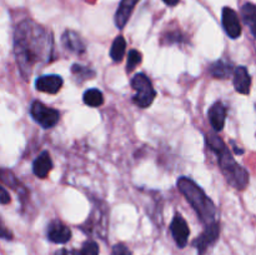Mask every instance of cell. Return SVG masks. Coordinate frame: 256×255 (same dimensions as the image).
I'll use <instances>...</instances> for the list:
<instances>
[{
    "label": "cell",
    "mask_w": 256,
    "mask_h": 255,
    "mask_svg": "<svg viewBox=\"0 0 256 255\" xmlns=\"http://www.w3.org/2000/svg\"><path fill=\"white\" fill-rule=\"evenodd\" d=\"M62 78L60 75H42L35 80V88L38 92L56 94L62 86Z\"/></svg>",
    "instance_id": "10"
},
{
    "label": "cell",
    "mask_w": 256,
    "mask_h": 255,
    "mask_svg": "<svg viewBox=\"0 0 256 255\" xmlns=\"http://www.w3.org/2000/svg\"><path fill=\"white\" fill-rule=\"evenodd\" d=\"M138 2H139V0H122L120 2L116 14H115V25H116L118 29H122L126 25L128 20L132 16Z\"/></svg>",
    "instance_id": "11"
},
{
    "label": "cell",
    "mask_w": 256,
    "mask_h": 255,
    "mask_svg": "<svg viewBox=\"0 0 256 255\" xmlns=\"http://www.w3.org/2000/svg\"><path fill=\"white\" fill-rule=\"evenodd\" d=\"M242 16L245 24L249 26L252 36L256 39V5L246 2L242 8Z\"/></svg>",
    "instance_id": "17"
},
{
    "label": "cell",
    "mask_w": 256,
    "mask_h": 255,
    "mask_svg": "<svg viewBox=\"0 0 256 255\" xmlns=\"http://www.w3.org/2000/svg\"><path fill=\"white\" fill-rule=\"evenodd\" d=\"M219 234L220 225L218 222L205 226V230L202 232V234L199 235V236L194 240V242H192V245L198 249L199 255H204L205 252H206L208 248L216 242L218 238H219Z\"/></svg>",
    "instance_id": "6"
},
{
    "label": "cell",
    "mask_w": 256,
    "mask_h": 255,
    "mask_svg": "<svg viewBox=\"0 0 256 255\" xmlns=\"http://www.w3.org/2000/svg\"><path fill=\"white\" fill-rule=\"evenodd\" d=\"M234 86L240 94L248 95L252 86V76L245 66H238L234 72Z\"/></svg>",
    "instance_id": "14"
},
{
    "label": "cell",
    "mask_w": 256,
    "mask_h": 255,
    "mask_svg": "<svg viewBox=\"0 0 256 255\" xmlns=\"http://www.w3.org/2000/svg\"><path fill=\"white\" fill-rule=\"evenodd\" d=\"M125 49H126V42H125L124 36L119 35V36L115 38V40L112 42V49H110V56H112V59L115 62H122L125 54Z\"/></svg>",
    "instance_id": "18"
},
{
    "label": "cell",
    "mask_w": 256,
    "mask_h": 255,
    "mask_svg": "<svg viewBox=\"0 0 256 255\" xmlns=\"http://www.w3.org/2000/svg\"><path fill=\"white\" fill-rule=\"evenodd\" d=\"M226 119V108L222 102H216L209 109V122L215 132H222Z\"/></svg>",
    "instance_id": "12"
},
{
    "label": "cell",
    "mask_w": 256,
    "mask_h": 255,
    "mask_svg": "<svg viewBox=\"0 0 256 255\" xmlns=\"http://www.w3.org/2000/svg\"><path fill=\"white\" fill-rule=\"evenodd\" d=\"M178 188L180 192L186 198L194 210L196 212L198 216L202 222L206 225L218 222L216 220V208L212 199L206 196L204 190L194 182L186 176H182L178 180Z\"/></svg>",
    "instance_id": "3"
},
{
    "label": "cell",
    "mask_w": 256,
    "mask_h": 255,
    "mask_svg": "<svg viewBox=\"0 0 256 255\" xmlns=\"http://www.w3.org/2000/svg\"><path fill=\"white\" fill-rule=\"evenodd\" d=\"M52 169V158H50V154L44 150V152H40L38 155L36 159L32 162V172L36 175L40 179H44L49 175L50 170Z\"/></svg>",
    "instance_id": "13"
},
{
    "label": "cell",
    "mask_w": 256,
    "mask_h": 255,
    "mask_svg": "<svg viewBox=\"0 0 256 255\" xmlns=\"http://www.w3.org/2000/svg\"><path fill=\"white\" fill-rule=\"evenodd\" d=\"M209 72L216 79H228L234 74L235 70L232 69V65L229 62H225L224 60H218L210 65Z\"/></svg>",
    "instance_id": "16"
},
{
    "label": "cell",
    "mask_w": 256,
    "mask_h": 255,
    "mask_svg": "<svg viewBox=\"0 0 256 255\" xmlns=\"http://www.w3.org/2000/svg\"><path fill=\"white\" fill-rule=\"evenodd\" d=\"M62 44L68 50L75 52V54H82L85 52V44L80 35L72 30H66L62 34Z\"/></svg>",
    "instance_id": "15"
},
{
    "label": "cell",
    "mask_w": 256,
    "mask_h": 255,
    "mask_svg": "<svg viewBox=\"0 0 256 255\" xmlns=\"http://www.w3.org/2000/svg\"><path fill=\"white\" fill-rule=\"evenodd\" d=\"M222 26L232 39H238L242 35V25L235 10L225 6L222 9Z\"/></svg>",
    "instance_id": "7"
},
{
    "label": "cell",
    "mask_w": 256,
    "mask_h": 255,
    "mask_svg": "<svg viewBox=\"0 0 256 255\" xmlns=\"http://www.w3.org/2000/svg\"><path fill=\"white\" fill-rule=\"evenodd\" d=\"M48 239L55 244H65L72 238V230L59 220H54L48 226Z\"/></svg>",
    "instance_id": "9"
},
{
    "label": "cell",
    "mask_w": 256,
    "mask_h": 255,
    "mask_svg": "<svg viewBox=\"0 0 256 255\" xmlns=\"http://www.w3.org/2000/svg\"><path fill=\"white\" fill-rule=\"evenodd\" d=\"M72 72L75 75V76L80 78L82 80L92 79V76L95 75L94 70H92L90 68L82 66V65H79V64H72Z\"/></svg>",
    "instance_id": "20"
},
{
    "label": "cell",
    "mask_w": 256,
    "mask_h": 255,
    "mask_svg": "<svg viewBox=\"0 0 256 255\" xmlns=\"http://www.w3.org/2000/svg\"><path fill=\"white\" fill-rule=\"evenodd\" d=\"M52 39L44 28L32 20L18 25L14 34V52L20 72L28 79L38 62H46L52 58Z\"/></svg>",
    "instance_id": "1"
},
{
    "label": "cell",
    "mask_w": 256,
    "mask_h": 255,
    "mask_svg": "<svg viewBox=\"0 0 256 255\" xmlns=\"http://www.w3.org/2000/svg\"><path fill=\"white\" fill-rule=\"evenodd\" d=\"M30 114H32V119L44 129H50V128L55 126L60 119V114L58 110L48 108L46 105L38 100H34L30 105Z\"/></svg>",
    "instance_id": "5"
},
{
    "label": "cell",
    "mask_w": 256,
    "mask_h": 255,
    "mask_svg": "<svg viewBox=\"0 0 256 255\" xmlns=\"http://www.w3.org/2000/svg\"><path fill=\"white\" fill-rule=\"evenodd\" d=\"M162 2L166 5H169V6H175V5L179 4L180 0H162Z\"/></svg>",
    "instance_id": "26"
},
{
    "label": "cell",
    "mask_w": 256,
    "mask_h": 255,
    "mask_svg": "<svg viewBox=\"0 0 256 255\" xmlns=\"http://www.w3.org/2000/svg\"><path fill=\"white\" fill-rule=\"evenodd\" d=\"M206 144L216 154L219 166L228 182L238 190H244L249 184V172L245 168L238 164L229 152L225 142L216 134H206Z\"/></svg>",
    "instance_id": "2"
},
{
    "label": "cell",
    "mask_w": 256,
    "mask_h": 255,
    "mask_svg": "<svg viewBox=\"0 0 256 255\" xmlns=\"http://www.w3.org/2000/svg\"><path fill=\"white\" fill-rule=\"evenodd\" d=\"M142 62V54L138 50H130L129 55H128V64H126V72H130L136 68Z\"/></svg>",
    "instance_id": "21"
},
{
    "label": "cell",
    "mask_w": 256,
    "mask_h": 255,
    "mask_svg": "<svg viewBox=\"0 0 256 255\" xmlns=\"http://www.w3.org/2000/svg\"><path fill=\"white\" fill-rule=\"evenodd\" d=\"M84 102L89 106L98 108L104 104V95L99 89H89L84 92Z\"/></svg>",
    "instance_id": "19"
},
{
    "label": "cell",
    "mask_w": 256,
    "mask_h": 255,
    "mask_svg": "<svg viewBox=\"0 0 256 255\" xmlns=\"http://www.w3.org/2000/svg\"><path fill=\"white\" fill-rule=\"evenodd\" d=\"M132 86L135 90V95L132 96V102L135 105L145 109L152 104L156 92H155L152 82L146 75L142 74V72L135 75L132 79Z\"/></svg>",
    "instance_id": "4"
},
{
    "label": "cell",
    "mask_w": 256,
    "mask_h": 255,
    "mask_svg": "<svg viewBox=\"0 0 256 255\" xmlns=\"http://www.w3.org/2000/svg\"><path fill=\"white\" fill-rule=\"evenodd\" d=\"M2 204H8V202H10V196H9V194H8V192H6V189H5V188H2Z\"/></svg>",
    "instance_id": "25"
},
{
    "label": "cell",
    "mask_w": 256,
    "mask_h": 255,
    "mask_svg": "<svg viewBox=\"0 0 256 255\" xmlns=\"http://www.w3.org/2000/svg\"><path fill=\"white\" fill-rule=\"evenodd\" d=\"M170 230H172V238L176 242L178 246L184 248L188 244V240H189L190 230L186 222H185V219L182 215L175 214L172 225H170Z\"/></svg>",
    "instance_id": "8"
},
{
    "label": "cell",
    "mask_w": 256,
    "mask_h": 255,
    "mask_svg": "<svg viewBox=\"0 0 256 255\" xmlns=\"http://www.w3.org/2000/svg\"><path fill=\"white\" fill-rule=\"evenodd\" d=\"M55 255H82V252H78V250H59V252H55Z\"/></svg>",
    "instance_id": "24"
},
{
    "label": "cell",
    "mask_w": 256,
    "mask_h": 255,
    "mask_svg": "<svg viewBox=\"0 0 256 255\" xmlns=\"http://www.w3.org/2000/svg\"><path fill=\"white\" fill-rule=\"evenodd\" d=\"M112 255H132V252L128 249L126 245L116 244L112 248Z\"/></svg>",
    "instance_id": "23"
},
{
    "label": "cell",
    "mask_w": 256,
    "mask_h": 255,
    "mask_svg": "<svg viewBox=\"0 0 256 255\" xmlns=\"http://www.w3.org/2000/svg\"><path fill=\"white\" fill-rule=\"evenodd\" d=\"M82 255H99V246L92 240H88L82 248Z\"/></svg>",
    "instance_id": "22"
}]
</instances>
